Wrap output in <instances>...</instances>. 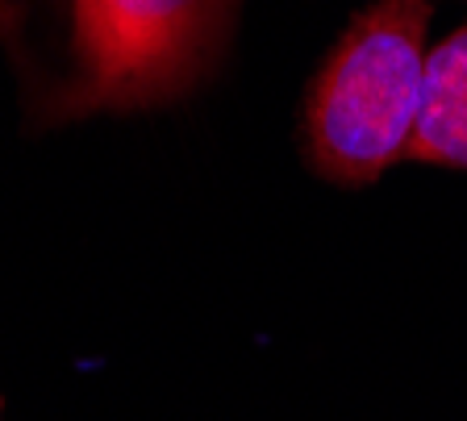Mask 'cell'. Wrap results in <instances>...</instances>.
Instances as JSON below:
<instances>
[{
	"label": "cell",
	"instance_id": "1",
	"mask_svg": "<svg viewBox=\"0 0 467 421\" xmlns=\"http://www.w3.org/2000/svg\"><path fill=\"white\" fill-rule=\"evenodd\" d=\"M243 0H0V59L29 129L146 113L222 67Z\"/></svg>",
	"mask_w": 467,
	"mask_h": 421
},
{
	"label": "cell",
	"instance_id": "2",
	"mask_svg": "<svg viewBox=\"0 0 467 421\" xmlns=\"http://www.w3.org/2000/svg\"><path fill=\"white\" fill-rule=\"evenodd\" d=\"M430 0H379L334 42L305 97V155L334 184H371L409 159L426 97Z\"/></svg>",
	"mask_w": 467,
	"mask_h": 421
},
{
	"label": "cell",
	"instance_id": "3",
	"mask_svg": "<svg viewBox=\"0 0 467 421\" xmlns=\"http://www.w3.org/2000/svg\"><path fill=\"white\" fill-rule=\"evenodd\" d=\"M409 159L438 167H467V30H455L430 46L426 97Z\"/></svg>",
	"mask_w": 467,
	"mask_h": 421
},
{
	"label": "cell",
	"instance_id": "4",
	"mask_svg": "<svg viewBox=\"0 0 467 421\" xmlns=\"http://www.w3.org/2000/svg\"><path fill=\"white\" fill-rule=\"evenodd\" d=\"M0 421H5V413H0Z\"/></svg>",
	"mask_w": 467,
	"mask_h": 421
}]
</instances>
